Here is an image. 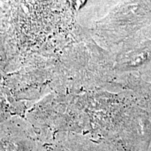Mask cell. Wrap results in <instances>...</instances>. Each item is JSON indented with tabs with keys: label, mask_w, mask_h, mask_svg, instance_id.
Wrapping results in <instances>:
<instances>
[{
	"label": "cell",
	"mask_w": 151,
	"mask_h": 151,
	"mask_svg": "<svg viewBox=\"0 0 151 151\" xmlns=\"http://www.w3.org/2000/svg\"><path fill=\"white\" fill-rule=\"evenodd\" d=\"M0 151H44V146L27 130H6L0 133Z\"/></svg>",
	"instance_id": "cell-1"
},
{
	"label": "cell",
	"mask_w": 151,
	"mask_h": 151,
	"mask_svg": "<svg viewBox=\"0 0 151 151\" xmlns=\"http://www.w3.org/2000/svg\"><path fill=\"white\" fill-rule=\"evenodd\" d=\"M150 61L151 39L140 36L133 38L124 55L123 67L131 71H139Z\"/></svg>",
	"instance_id": "cell-2"
},
{
	"label": "cell",
	"mask_w": 151,
	"mask_h": 151,
	"mask_svg": "<svg viewBox=\"0 0 151 151\" xmlns=\"http://www.w3.org/2000/svg\"><path fill=\"white\" fill-rule=\"evenodd\" d=\"M44 151H99L90 141L78 135H66L55 138L48 146H44Z\"/></svg>",
	"instance_id": "cell-3"
},
{
	"label": "cell",
	"mask_w": 151,
	"mask_h": 151,
	"mask_svg": "<svg viewBox=\"0 0 151 151\" xmlns=\"http://www.w3.org/2000/svg\"><path fill=\"white\" fill-rule=\"evenodd\" d=\"M129 88L137 94L139 103L151 112V83L143 81L139 73L137 76H132Z\"/></svg>",
	"instance_id": "cell-4"
}]
</instances>
